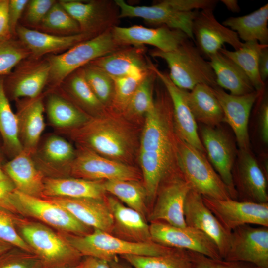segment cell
<instances>
[{
  "mask_svg": "<svg viewBox=\"0 0 268 268\" xmlns=\"http://www.w3.org/2000/svg\"><path fill=\"white\" fill-rule=\"evenodd\" d=\"M159 85L154 106L144 117L139 144L142 183L152 204L162 181L179 170L172 102L164 85L161 83Z\"/></svg>",
  "mask_w": 268,
  "mask_h": 268,
  "instance_id": "1",
  "label": "cell"
},
{
  "mask_svg": "<svg viewBox=\"0 0 268 268\" xmlns=\"http://www.w3.org/2000/svg\"><path fill=\"white\" fill-rule=\"evenodd\" d=\"M58 133L69 137L78 146L126 164L134 152L135 135L131 127L120 113L108 108L76 128Z\"/></svg>",
  "mask_w": 268,
  "mask_h": 268,
  "instance_id": "2",
  "label": "cell"
},
{
  "mask_svg": "<svg viewBox=\"0 0 268 268\" xmlns=\"http://www.w3.org/2000/svg\"><path fill=\"white\" fill-rule=\"evenodd\" d=\"M119 18H140L146 23L165 26L184 32L194 41L192 28L200 10L214 9L215 0H163L150 6H133L123 0H114Z\"/></svg>",
  "mask_w": 268,
  "mask_h": 268,
  "instance_id": "3",
  "label": "cell"
},
{
  "mask_svg": "<svg viewBox=\"0 0 268 268\" xmlns=\"http://www.w3.org/2000/svg\"><path fill=\"white\" fill-rule=\"evenodd\" d=\"M16 227L40 260L42 268H62L78 265L83 257L64 235L46 225L14 214Z\"/></svg>",
  "mask_w": 268,
  "mask_h": 268,
  "instance_id": "4",
  "label": "cell"
},
{
  "mask_svg": "<svg viewBox=\"0 0 268 268\" xmlns=\"http://www.w3.org/2000/svg\"><path fill=\"white\" fill-rule=\"evenodd\" d=\"M149 54L167 63L170 79L181 89L191 90L200 84L212 88L217 86L215 75L209 61L205 60L189 39L174 51L163 52L155 48L150 51Z\"/></svg>",
  "mask_w": 268,
  "mask_h": 268,
  "instance_id": "5",
  "label": "cell"
},
{
  "mask_svg": "<svg viewBox=\"0 0 268 268\" xmlns=\"http://www.w3.org/2000/svg\"><path fill=\"white\" fill-rule=\"evenodd\" d=\"M62 233L83 257H92L108 262L124 255H163L175 249L153 241L130 242L99 230H93L84 235Z\"/></svg>",
  "mask_w": 268,
  "mask_h": 268,
  "instance_id": "6",
  "label": "cell"
},
{
  "mask_svg": "<svg viewBox=\"0 0 268 268\" xmlns=\"http://www.w3.org/2000/svg\"><path fill=\"white\" fill-rule=\"evenodd\" d=\"M111 29L80 42L61 54L49 55L46 59L50 67L48 83L57 87L76 70L123 47L115 41Z\"/></svg>",
  "mask_w": 268,
  "mask_h": 268,
  "instance_id": "7",
  "label": "cell"
},
{
  "mask_svg": "<svg viewBox=\"0 0 268 268\" xmlns=\"http://www.w3.org/2000/svg\"><path fill=\"white\" fill-rule=\"evenodd\" d=\"M177 159L179 168L192 190L209 198L231 199L229 188L207 159L205 154L178 137Z\"/></svg>",
  "mask_w": 268,
  "mask_h": 268,
  "instance_id": "8",
  "label": "cell"
},
{
  "mask_svg": "<svg viewBox=\"0 0 268 268\" xmlns=\"http://www.w3.org/2000/svg\"><path fill=\"white\" fill-rule=\"evenodd\" d=\"M12 201L16 214L36 219L59 232L84 235L92 231L66 209L46 198L27 195L15 189Z\"/></svg>",
  "mask_w": 268,
  "mask_h": 268,
  "instance_id": "9",
  "label": "cell"
},
{
  "mask_svg": "<svg viewBox=\"0 0 268 268\" xmlns=\"http://www.w3.org/2000/svg\"><path fill=\"white\" fill-rule=\"evenodd\" d=\"M68 177L93 181H107L139 180L142 176L131 165L77 146L75 157L68 169Z\"/></svg>",
  "mask_w": 268,
  "mask_h": 268,
  "instance_id": "10",
  "label": "cell"
},
{
  "mask_svg": "<svg viewBox=\"0 0 268 268\" xmlns=\"http://www.w3.org/2000/svg\"><path fill=\"white\" fill-rule=\"evenodd\" d=\"M191 186L180 170L169 175L160 184L151 209L148 214L150 222L163 221L184 227V204Z\"/></svg>",
  "mask_w": 268,
  "mask_h": 268,
  "instance_id": "11",
  "label": "cell"
},
{
  "mask_svg": "<svg viewBox=\"0 0 268 268\" xmlns=\"http://www.w3.org/2000/svg\"><path fill=\"white\" fill-rule=\"evenodd\" d=\"M59 2L77 23L81 33L94 37L117 26L120 19L119 9L114 0H63Z\"/></svg>",
  "mask_w": 268,
  "mask_h": 268,
  "instance_id": "12",
  "label": "cell"
},
{
  "mask_svg": "<svg viewBox=\"0 0 268 268\" xmlns=\"http://www.w3.org/2000/svg\"><path fill=\"white\" fill-rule=\"evenodd\" d=\"M149 225L151 239L154 242L213 259H222L214 242L199 229L187 225L176 227L163 221L152 222Z\"/></svg>",
  "mask_w": 268,
  "mask_h": 268,
  "instance_id": "13",
  "label": "cell"
},
{
  "mask_svg": "<svg viewBox=\"0 0 268 268\" xmlns=\"http://www.w3.org/2000/svg\"><path fill=\"white\" fill-rule=\"evenodd\" d=\"M202 199L228 232L245 224L268 227V202L256 203L231 198L218 200L203 196Z\"/></svg>",
  "mask_w": 268,
  "mask_h": 268,
  "instance_id": "14",
  "label": "cell"
},
{
  "mask_svg": "<svg viewBox=\"0 0 268 268\" xmlns=\"http://www.w3.org/2000/svg\"><path fill=\"white\" fill-rule=\"evenodd\" d=\"M252 263L268 268V227L240 226L231 232L229 247L224 259Z\"/></svg>",
  "mask_w": 268,
  "mask_h": 268,
  "instance_id": "15",
  "label": "cell"
},
{
  "mask_svg": "<svg viewBox=\"0 0 268 268\" xmlns=\"http://www.w3.org/2000/svg\"><path fill=\"white\" fill-rule=\"evenodd\" d=\"M200 138L208 160L229 188L231 199L237 200L232 178L236 152L235 145L227 133L217 127L201 125Z\"/></svg>",
  "mask_w": 268,
  "mask_h": 268,
  "instance_id": "16",
  "label": "cell"
},
{
  "mask_svg": "<svg viewBox=\"0 0 268 268\" xmlns=\"http://www.w3.org/2000/svg\"><path fill=\"white\" fill-rule=\"evenodd\" d=\"M232 170L237 200L256 203L268 202L267 179L251 150H239Z\"/></svg>",
  "mask_w": 268,
  "mask_h": 268,
  "instance_id": "17",
  "label": "cell"
},
{
  "mask_svg": "<svg viewBox=\"0 0 268 268\" xmlns=\"http://www.w3.org/2000/svg\"><path fill=\"white\" fill-rule=\"evenodd\" d=\"M111 32L122 47L150 45L163 52L174 51L189 39L183 31L165 26L148 28L141 25L127 27L117 25L112 28Z\"/></svg>",
  "mask_w": 268,
  "mask_h": 268,
  "instance_id": "18",
  "label": "cell"
},
{
  "mask_svg": "<svg viewBox=\"0 0 268 268\" xmlns=\"http://www.w3.org/2000/svg\"><path fill=\"white\" fill-rule=\"evenodd\" d=\"M213 10H200L193 21L192 28L197 48L202 55L208 57L219 52L225 44L230 45L235 50L243 45L235 32L217 21Z\"/></svg>",
  "mask_w": 268,
  "mask_h": 268,
  "instance_id": "19",
  "label": "cell"
},
{
  "mask_svg": "<svg viewBox=\"0 0 268 268\" xmlns=\"http://www.w3.org/2000/svg\"><path fill=\"white\" fill-rule=\"evenodd\" d=\"M152 68L170 96L173 109V126L176 135L181 140L206 154L199 134L197 122L187 102L186 90L176 86L168 74L160 71L154 64Z\"/></svg>",
  "mask_w": 268,
  "mask_h": 268,
  "instance_id": "20",
  "label": "cell"
},
{
  "mask_svg": "<svg viewBox=\"0 0 268 268\" xmlns=\"http://www.w3.org/2000/svg\"><path fill=\"white\" fill-rule=\"evenodd\" d=\"M213 90L222 107L224 122L229 125L235 135L239 150H250L249 119L252 108L262 92L255 90L235 96L226 93L218 86Z\"/></svg>",
  "mask_w": 268,
  "mask_h": 268,
  "instance_id": "21",
  "label": "cell"
},
{
  "mask_svg": "<svg viewBox=\"0 0 268 268\" xmlns=\"http://www.w3.org/2000/svg\"><path fill=\"white\" fill-rule=\"evenodd\" d=\"M184 218L187 226L195 228L209 237L224 259L228 252L231 232L227 231L204 204L202 196L192 189L184 204Z\"/></svg>",
  "mask_w": 268,
  "mask_h": 268,
  "instance_id": "22",
  "label": "cell"
},
{
  "mask_svg": "<svg viewBox=\"0 0 268 268\" xmlns=\"http://www.w3.org/2000/svg\"><path fill=\"white\" fill-rule=\"evenodd\" d=\"M76 149L66 138L58 134H50L39 142L32 155L37 168L45 177H67Z\"/></svg>",
  "mask_w": 268,
  "mask_h": 268,
  "instance_id": "23",
  "label": "cell"
},
{
  "mask_svg": "<svg viewBox=\"0 0 268 268\" xmlns=\"http://www.w3.org/2000/svg\"><path fill=\"white\" fill-rule=\"evenodd\" d=\"M9 74L7 82L10 97L17 100L40 95L49 81L50 67L48 61L33 59L21 62Z\"/></svg>",
  "mask_w": 268,
  "mask_h": 268,
  "instance_id": "24",
  "label": "cell"
},
{
  "mask_svg": "<svg viewBox=\"0 0 268 268\" xmlns=\"http://www.w3.org/2000/svg\"><path fill=\"white\" fill-rule=\"evenodd\" d=\"M45 198L64 208L78 221L92 229L112 233L113 218L105 198L103 199L65 197Z\"/></svg>",
  "mask_w": 268,
  "mask_h": 268,
  "instance_id": "25",
  "label": "cell"
},
{
  "mask_svg": "<svg viewBox=\"0 0 268 268\" xmlns=\"http://www.w3.org/2000/svg\"><path fill=\"white\" fill-rule=\"evenodd\" d=\"M146 49L144 46H125L89 64L112 78L146 73L151 69L152 63L146 54Z\"/></svg>",
  "mask_w": 268,
  "mask_h": 268,
  "instance_id": "26",
  "label": "cell"
},
{
  "mask_svg": "<svg viewBox=\"0 0 268 268\" xmlns=\"http://www.w3.org/2000/svg\"><path fill=\"white\" fill-rule=\"evenodd\" d=\"M16 101L19 140L23 150L33 155L45 128L43 95Z\"/></svg>",
  "mask_w": 268,
  "mask_h": 268,
  "instance_id": "27",
  "label": "cell"
},
{
  "mask_svg": "<svg viewBox=\"0 0 268 268\" xmlns=\"http://www.w3.org/2000/svg\"><path fill=\"white\" fill-rule=\"evenodd\" d=\"M105 200L113 218L111 234L130 242L153 241L145 217L114 197L105 196Z\"/></svg>",
  "mask_w": 268,
  "mask_h": 268,
  "instance_id": "28",
  "label": "cell"
},
{
  "mask_svg": "<svg viewBox=\"0 0 268 268\" xmlns=\"http://www.w3.org/2000/svg\"><path fill=\"white\" fill-rule=\"evenodd\" d=\"M2 169L16 190L43 198L45 176L36 167L31 154L23 150L6 163Z\"/></svg>",
  "mask_w": 268,
  "mask_h": 268,
  "instance_id": "29",
  "label": "cell"
},
{
  "mask_svg": "<svg viewBox=\"0 0 268 268\" xmlns=\"http://www.w3.org/2000/svg\"><path fill=\"white\" fill-rule=\"evenodd\" d=\"M16 33L20 41L35 59L48 53L69 49L80 42L94 37L84 33L58 36L22 26H17Z\"/></svg>",
  "mask_w": 268,
  "mask_h": 268,
  "instance_id": "30",
  "label": "cell"
},
{
  "mask_svg": "<svg viewBox=\"0 0 268 268\" xmlns=\"http://www.w3.org/2000/svg\"><path fill=\"white\" fill-rule=\"evenodd\" d=\"M103 181H93L71 177L44 178L43 198H105Z\"/></svg>",
  "mask_w": 268,
  "mask_h": 268,
  "instance_id": "31",
  "label": "cell"
},
{
  "mask_svg": "<svg viewBox=\"0 0 268 268\" xmlns=\"http://www.w3.org/2000/svg\"><path fill=\"white\" fill-rule=\"evenodd\" d=\"M185 95L196 122L211 127H216L224 122L222 107L212 87L198 84L190 91L186 90Z\"/></svg>",
  "mask_w": 268,
  "mask_h": 268,
  "instance_id": "32",
  "label": "cell"
},
{
  "mask_svg": "<svg viewBox=\"0 0 268 268\" xmlns=\"http://www.w3.org/2000/svg\"><path fill=\"white\" fill-rule=\"evenodd\" d=\"M208 58L218 86L235 96L247 94L255 91L247 75L231 59L219 51Z\"/></svg>",
  "mask_w": 268,
  "mask_h": 268,
  "instance_id": "33",
  "label": "cell"
},
{
  "mask_svg": "<svg viewBox=\"0 0 268 268\" xmlns=\"http://www.w3.org/2000/svg\"><path fill=\"white\" fill-rule=\"evenodd\" d=\"M45 109L48 122L57 133L76 128L91 117L65 95L54 92L49 93Z\"/></svg>",
  "mask_w": 268,
  "mask_h": 268,
  "instance_id": "34",
  "label": "cell"
},
{
  "mask_svg": "<svg viewBox=\"0 0 268 268\" xmlns=\"http://www.w3.org/2000/svg\"><path fill=\"white\" fill-rule=\"evenodd\" d=\"M268 4L247 15L230 17L222 24L235 32L244 42L256 41L268 45Z\"/></svg>",
  "mask_w": 268,
  "mask_h": 268,
  "instance_id": "35",
  "label": "cell"
},
{
  "mask_svg": "<svg viewBox=\"0 0 268 268\" xmlns=\"http://www.w3.org/2000/svg\"><path fill=\"white\" fill-rule=\"evenodd\" d=\"M64 81L63 94L87 115L94 117L105 111L107 108L91 90L81 68L72 73Z\"/></svg>",
  "mask_w": 268,
  "mask_h": 268,
  "instance_id": "36",
  "label": "cell"
},
{
  "mask_svg": "<svg viewBox=\"0 0 268 268\" xmlns=\"http://www.w3.org/2000/svg\"><path fill=\"white\" fill-rule=\"evenodd\" d=\"M0 134L2 147L11 158L23 151L19 138L17 117L10 106L2 76H0Z\"/></svg>",
  "mask_w": 268,
  "mask_h": 268,
  "instance_id": "37",
  "label": "cell"
},
{
  "mask_svg": "<svg viewBox=\"0 0 268 268\" xmlns=\"http://www.w3.org/2000/svg\"><path fill=\"white\" fill-rule=\"evenodd\" d=\"M103 186L106 192L146 217L148 201L142 182L139 180H107L103 181Z\"/></svg>",
  "mask_w": 268,
  "mask_h": 268,
  "instance_id": "38",
  "label": "cell"
},
{
  "mask_svg": "<svg viewBox=\"0 0 268 268\" xmlns=\"http://www.w3.org/2000/svg\"><path fill=\"white\" fill-rule=\"evenodd\" d=\"M256 41L243 42L239 49L230 51L225 48L219 52L235 63L246 73L255 91L262 92L265 87L260 76L258 69L259 55L263 47Z\"/></svg>",
  "mask_w": 268,
  "mask_h": 268,
  "instance_id": "39",
  "label": "cell"
},
{
  "mask_svg": "<svg viewBox=\"0 0 268 268\" xmlns=\"http://www.w3.org/2000/svg\"><path fill=\"white\" fill-rule=\"evenodd\" d=\"M120 257L134 268H194L188 251L183 249H174L160 256L129 254Z\"/></svg>",
  "mask_w": 268,
  "mask_h": 268,
  "instance_id": "40",
  "label": "cell"
},
{
  "mask_svg": "<svg viewBox=\"0 0 268 268\" xmlns=\"http://www.w3.org/2000/svg\"><path fill=\"white\" fill-rule=\"evenodd\" d=\"M136 88L121 113L126 117L138 118L145 117L154 106L153 92L157 75L152 68Z\"/></svg>",
  "mask_w": 268,
  "mask_h": 268,
  "instance_id": "41",
  "label": "cell"
},
{
  "mask_svg": "<svg viewBox=\"0 0 268 268\" xmlns=\"http://www.w3.org/2000/svg\"><path fill=\"white\" fill-rule=\"evenodd\" d=\"M81 68L86 82L94 94L106 108H109L114 92L112 77L90 64Z\"/></svg>",
  "mask_w": 268,
  "mask_h": 268,
  "instance_id": "42",
  "label": "cell"
},
{
  "mask_svg": "<svg viewBox=\"0 0 268 268\" xmlns=\"http://www.w3.org/2000/svg\"><path fill=\"white\" fill-rule=\"evenodd\" d=\"M150 70L146 73L112 78L114 83V92L113 101L109 109L122 113L131 97Z\"/></svg>",
  "mask_w": 268,
  "mask_h": 268,
  "instance_id": "43",
  "label": "cell"
},
{
  "mask_svg": "<svg viewBox=\"0 0 268 268\" xmlns=\"http://www.w3.org/2000/svg\"><path fill=\"white\" fill-rule=\"evenodd\" d=\"M30 55L21 42L13 40L12 36L0 38V76L9 74Z\"/></svg>",
  "mask_w": 268,
  "mask_h": 268,
  "instance_id": "44",
  "label": "cell"
},
{
  "mask_svg": "<svg viewBox=\"0 0 268 268\" xmlns=\"http://www.w3.org/2000/svg\"><path fill=\"white\" fill-rule=\"evenodd\" d=\"M45 28L69 33L70 35L80 32L77 23L60 5L56 2L41 22Z\"/></svg>",
  "mask_w": 268,
  "mask_h": 268,
  "instance_id": "45",
  "label": "cell"
},
{
  "mask_svg": "<svg viewBox=\"0 0 268 268\" xmlns=\"http://www.w3.org/2000/svg\"><path fill=\"white\" fill-rule=\"evenodd\" d=\"M13 214L0 209V240L13 248L33 254L29 246L19 233L14 222Z\"/></svg>",
  "mask_w": 268,
  "mask_h": 268,
  "instance_id": "46",
  "label": "cell"
},
{
  "mask_svg": "<svg viewBox=\"0 0 268 268\" xmlns=\"http://www.w3.org/2000/svg\"><path fill=\"white\" fill-rule=\"evenodd\" d=\"M0 268H42L34 254L13 248L0 257Z\"/></svg>",
  "mask_w": 268,
  "mask_h": 268,
  "instance_id": "47",
  "label": "cell"
},
{
  "mask_svg": "<svg viewBox=\"0 0 268 268\" xmlns=\"http://www.w3.org/2000/svg\"><path fill=\"white\" fill-rule=\"evenodd\" d=\"M188 251L194 268H260L247 262L213 259L199 253Z\"/></svg>",
  "mask_w": 268,
  "mask_h": 268,
  "instance_id": "48",
  "label": "cell"
},
{
  "mask_svg": "<svg viewBox=\"0 0 268 268\" xmlns=\"http://www.w3.org/2000/svg\"><path fill=\"white\" fill-rule=\"evenodd\" d=\"M55 2L53 0H29L27 11L28 21L32 24L41 23Z\"/></svg>",
  "mask_w": 268,
  "mask_h": 268,
  "instance_id": "49",
  "label": "cell"
},
{
  "mask_svg": "<svg viewBox=\"0 0 268 268\" xmlns=\"http://www.w3.org/2000/svg\"><path fill=\"white\" fill-rule=\"evenodd\" d=\"M29 1L28 0H9L8 22L10 32L12 36L16 33L18 22Z\"/></svg>",
  "mask_w": 268,
  "mask_h": 268,
  "instance_id": "50",
  "label": "cell"
},
{
  "mask_svg": "<svg viewBox=\"0 0 268 268\" xmlns=\"http://www.w3.org/2000/svg\"><path fill=\"white\" fill-rule=\"evenodd\" d=\"M15 189L9 179L0 181V209L16 214L12 202V194Z\"/></svg>",
  "mask_w": 268,
  "mask_h": 268,
  "instance_id": "51",
  "label": "cell"
},
{
  "mask_svg": "<svg viewBox=\"0 0 268 268\" xmlns=\"http://www.w3.org/2000/svg\"><path fill=\"white\" fill-rule=\"evenodd\" d=\"M260 134L263 142L268 143V103L265 98L262 102L259 111Z\"/></svg>",
  "mask_w": 268,
  "mask_h": 268,
  "instance_id": "52",
  "label": "cell"
},
{
  "mask_svg": "<svg viewBox=\"0 0 268 268\" xmlns=\"http://www.w3.org/2000/svg\"><path fill=\"white\" fill-rule=\"evenodd\" d=\"M9 1V0H0V38L12 36L8 22Z\"/></svg>",
  "mask_w": 268,
  "mask_h": 268,
  "instance_id": "53",
  "label": "cell"
},
{
  "mask_svg": "<svg viewBox=\"0 0 268 268\" xmlns=\"http://www.w3.org/2000/svg\"><path fill=\"white\" fill-rule=\"evenodd\" d=\"M258 69L260 78L265 82L268 76V45L262 48L259 55Z\"/></svg>",
  "mask_w": 268,
  "mask_h": 268,
  "instance_id": "54",
  "label": "cell"
},
{
  "mask_svg": "<svg viewBox=\"0 0 268 268\" xmlns=\"http://www.w3.org/2000/svg\"><path fill=\"white\" fill-rule=\"evenodd\" d=\"M80 263L82 268H111L108 261L92 257H83Z\"/></svg>",
  "mask_w": 268,
  "mask_h": 268,
  "instance_id": "55",
  "label": "cell"
},
{
  "mask_svg": "<svg viewBox=\"0 0 268 268\" xmlns=\"http://www.w3.org/2000/svg\"><path fill=\"white\" fill-rule=\"evenodd\" d=\"M124 261L125 262L120 260L117 257L108 262L111 268H134L128 262Z\"/></svg>",
  "mask_w": 268,
  "mask_h": 268,
  "instance_id": "56",
  "label": "cell"
},
{
  "mask_svg": "<svg viewBox=\"0 0 268 268\" xmlns=\"http://www.w3.org/2000/svg\"><path fill=\"white\" fill-rule=\"evenodd\" d=\"M222 3L228 10L233 12H238L240 10L238 2L236 0H221Z\"/></svg>",
  "mask_w": 268,
  "mask_h": 268,
  "instance_id": "57",
  "label": "cell"
},
{
  "mask_svg": "<svg viewBox=\"0 0 268 268\" xmlns=\"http://www.w3.org/2000/svg\"><path fill=\"white\" fill-rule=\"evenodd\" d=\"M12 248L10 245L0 240V257Z\"/></svg>",
  "mask_w": 268,
  "mask_h": 268,
  "instance_id": "58",
  "label": "cell"
},
{
  "mask_svg": "<svg viewBox=\"0 0 268 268\" xmlns=\"http://www.w3.org/2000/svg\"><path fill=\"white\" fill-rule=\"evenodd\" d=\"M8 179L9 178L7 176V175L4 173L0 164V181H4Z\"/></svg>",
  "mask_w": 268,
  "mask_h": 268,
  "instance_id": "59",
  "label": "cell"
},
{
  "mask_svg": "<svg viewBox=\"0 0 268 268\" xmlns=\"http://www.w3.org/2000/svg\"><path fill=\"white\" fill-rule=\"evenodd\" d=\"M82 268V267L80 263H79L78 265L74 266L66 267V268Z\"/></svg>",
  "mask_w": 268,
  "mask_h": 268,
  "instance_id": "60",
  "label": "cell"
}]
</instances>
